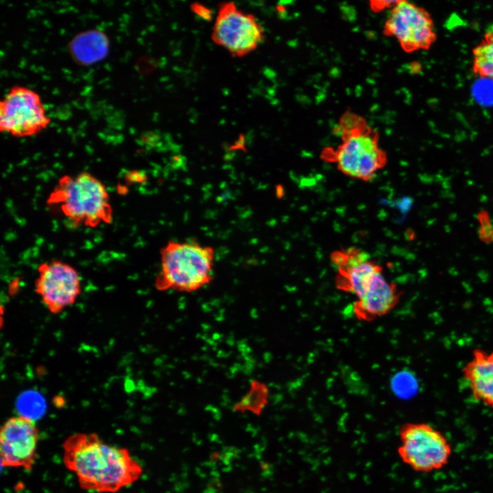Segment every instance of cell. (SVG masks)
<instances>
[{
	"mask_svg": "<svg viewBox=\"0 0 493 493\" xmlns=\"http://www.w3.org/2000/svg\"><path fill=\"white\" fill-rule=\"evenodd\" d=\"M62 446L65 467L84 490L116 493L142 475V465L127 448L110 444L96 433H73Z\"/></svg>",
	"mask_w": 493,
	"mask_h": 493,
	"instance_id": "1",
	"label": "cell"
},
{
	"mask_svg": "<svg viewBox=\"0 0 493 493\" xmlns=\"http://www.w3.org/2000/svg\"><path fill=\"white\" fill-rule=\"evenodd\" d=\"M215 251L192 241H168L160 249V270L155 279L157 290L193 292L213 280Z\"/></svg>",
	"mask_w": 493,
	"mask_h": 493,
	"instance_id": "2",
	"label": "cell"
},
{
	"mask_svg": "<svg viewBox=\"0 0 493 493\" xmlns=\"http://www.w3.org/2000/svg\"><path fill=\"white\" fill-rule=\"evenodd\" d=\"M73 223L96 227L113 220V210L105 185L88 172L63 175L47 199Z\"/></svg>",
	"mask_w": 493,
	"mask_h": 493,
	"instance_id": "3",
	"label": "cell"
},
{
	"mask_svg": "<svg viewBox=\"0 0 493 493\" xmlns=\"http://www.w3.org/2000/svg\"><path fill=\"white\" fill-rule=\"evenodd\" d=\"M342 140L336 150H325L322 158L334 163L344 175L369 181L386 165V153L379 147L377 136L371 131L352 127Z\"/></svg>",
	"mask_w": 493,
	"mask_h": 493,
	"instance_id": "4",
	"label": "cell"
},
{
	"mask_svg": "<svg viewBox=\"0 0 493 493\" xmlns=\"http://www.w3.org/2000/svg\"><path fill=\"white\" fill-rule=\"evenodd\" d=\"M398 454L402 462L418 472L429 473L448 464L451 444L440 430L425 422H406L399 429Z\"/></svg>",
	"mask_w": 493,
	"mask_h": 493,
	"instance_id": "5",
	"label": "cell"
},
{
	"mask_svg": "<svg viewBox=\"0 0 493 493\" xmlns=\"http://www.w3.org/2000/svg\"><path fill=\"white\" fill-rule=\"evenodd\" d=\"M51 121L41 97L28 87L12 86L0 102V131L13 137L35 136Z\"/></svg>",
	"mask_w": 493,
	"mask_h": 493,
	"instance_id": "6",
	"label": "cell"
},
{
	"mask_svg": "<svg viewBox=\"0 0 493 493\" xmlns=\"http://www.w3.org/2000/svg\"><path fill=\"white\" fill-rule=\"evenodd\" d=\"M264 38V29L254 15L240 10L233 2L219 5L212 32L215 44L241 58L255 50Z\"/></svg>",
	"mask_w": 493,
	"mask_h": 493,
	"instance_id": "7",
	"label": "cell"
},
{
	"mask_svg": "<svg viewBox=\"0 0 493 493\" xmlns=\"http://www.w3.org/2000/svg\"><path fill=\"white\" fill-rule=\"evenodd\" d=\"M385 32L395 37L408 53L427 50L437 40L434 22L429 12L407 1H396L392 6Z\"/></svg>",
	"mask_w": 493,
	"mask_h": 493,
	"instance_id": "8",
	"label": "cell"
},
{
	"mask_svg": "<svg viewBox=\"0 0 493 493\" xmlns=\"http://www.w3.org/2000/svg\"><path fill=\"white\" fill-rule=\"evenodd\" d=\"M38 273L35 291L51 314H59L75 303L81 292V284L73 266L54 260L41 263Z\"/></svg>",
	"mask_w": 493,
	"mask_h": 493,
	"instance_id": "9",
	"label": "cell"
},
{
	"mask_svg": "<svg viewBox=\"0 0 493 493\" xmlns=\"http://www.w3.org/2000/svg\"><path fill=\"white\" fill-rule=\"evenodd\" d=\"M39 429L22 415L9 418L0 430V456L4 467L32 470L38 457Z\"/></svg>",
	"mask_w": 493,
	"mask_h": 493,
	"instance_id": "10",
	"label": "cell"
},
{
	"mask_svg": "<svg viewBox=\"0 0 493 493\" xmlns=\"http://www.w3.org/2000/svg\"><path fill=\"white\" fill-rule=\"evenodd\" d=\"M402 294L396 284L388 281L381 273L355 296L353 313L359 321H373L392 311Z\"/></svg>",
	"mask_w": 493,
	"mask_h": 493,
	"instance_id": "11",
	"label": "cell"
},
{
	"mask_svg": "<svg viewBox=\"0 0 493 493\" xmlns=\"http://www.w3.org/2000/svg\"><path fill=\"white\" fill-rule=\"evenodd\" d=\"M462 375L475 401L493 409V351L473 349Z\"/></svg>",
	"mask_w": 493,
	"mask_h": 493,
	"instance_id": "12",
	"label": "cell"
},
{
	"mask_svg": "<svg viewBox=\"0 0 493 493\" xmlns=\"http://www.w3.org/2000/svg\"><path fill=\"white\" fill-rule=\"evenodd\" d=\"M110 48L108 36L98 29H90L76 34L68 49L73 59L82 65H91L102 60Z\"/></svg>",
	"mask_w": 493,
	"mask_h": 493,
	"instance_id": "13",
	"label": "cell"
},
{
	"mask_svg": "<svg viewBox=\"0 0 493 493\" xmlns=\"http://www.w3.org/2000/svg\"><path fill=\"white\" fill-rule=\"evenodd\" d=\"M472 69L475 75L493 81V24L472 50Z\"/></svg>",
	"mask_w": 493,
	"mask_h": 493,
	"instance_id": "14",
	"label": "cell"
},
{
	"mask_svg": "<svg viewBox=\"0 0 493 493\" xmlns=\"http://www.w3.org/2000/svg\"><path fill=\"white\" fill-rule=\"evenodd\" d=\"M269 396V388L266 383L253 380L247 392L233 405V410L260 416L268 403Z\"/></svg>",
	"mask_w": 493,
	"mask_h": 493,
	"instance_id": "15",
	"label": "cell"
},
{
	"mask_svg": "<svg viewBox=\"0 0 493 493\" xmlns=\"http://www.w3.org/2000/svg\"><path fill=\"white\" fill-rule=\"evenodd\" d=\"M479 220L481 227L479 230V235L482 241L486 242H493V225L490 221L488 214L485 212L479 214Z\"/></svg>",
	"mask_w": 493,
	"mask_h": 493,
	"instance_id": "16",
	"label": "cell"
},
{
	"mask_svg": "<svg viewBox=\"0 0 493 493\" xmlns=\"http://www.w3.org/2000/svg\"><path fill=\"white\" fill-rule=\"evenodd\" d=\"M125 181L129 184H142L147 179V175L142 170H127L124 176Z\"/></svg>",
	"mask_w": 493,
	"mask_h": 493,
	"instance_id": "17",
	"label": "cell"
},
{
	"mask_svg": "<svg viewBox=\"0 0 493 493\" xmlns=\"http://www.w3.org/2000/svg\"><path fill=\"white\" fill-rule=\"evenodd\" d=\"M191 10L197 16L203 20L210 21L212 18V11L201 3L197 2L192 3L191 5Z\"/></svg>",
	"mask_w": 493,
	"mask_h": 493,
	"instance_id": "18",
	"label": "cell"
}]
</instances>
